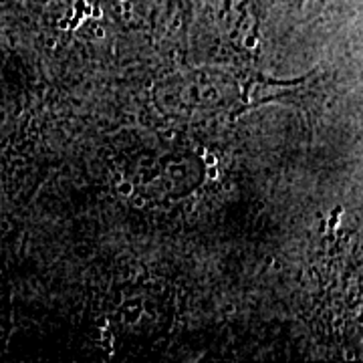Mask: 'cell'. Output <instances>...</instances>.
I'll use <instances>...</instances> for the list:
<instances>
[{
    "mask_svg": "<svg viewBox=\"0 0 363 363\" xmlns=\"http://www.w3.org/2000/svg\"><path fill=\"white\" fill-rule=\"evenodd\" d=\"M133 204H135V206H138V208H142L143 204H145V200H143V198H140V196H138V198L133 200Z\"/></svg>",
    "mask_w": 363,
    "mask_h": 363,
    "instance_id": "6",
    "label": "cell"
},
{
    "mask_svg": "<svg viewBox=\"0 0 363 363\" xmlns=\"http://www.w3.org/2000/svg\"><path fill=\"white\" fill-rule=\"evenodd\" d=\"M206 166H216V157L212 156V154H208L206 156Z\"/></svg>",
    "mask_w": 363,
    "mask_h": 363,
    "instance_id": "5",
    "label": "cell"
},
{
    "mask_svg": "<svg viewBox=\"0 0 363 363\" xmlns=\"http://www.w3.org/2000/svg\"><path fill=\"white\" fill-rule=\"evenodd\" d=\"M69 26V21H59V28H67Z\"/></svg>",
    "mask_w": 363,
    "mask_h": 363,
    "instance_id": "7",
    "label": "cell"
},
{
    "mask_svg": "<svg viewBox=\"0 0 363 363\" xmlns=\"http://www.w3.org/2000/svg\"><path fill=\"white\" fill-rule=\"evenodd\" d=\"M206 97H208V99H212V101H214V99L218 97V91H216V89H208L206 91Z\"/></svg>",
    "mask_w": 363,
    "mask_h": 363,
    "instance_id": "4",
    "label": "cell"
},
{
    "mask_svg": "<svg viewBox=\"0 0 363 363\" xmlns=\"http://www.w3.org/2000/svg\"><path fill=\"white\" fill-rule=\"evenodd\" d=\"M117 190H119V194L121 196H131L133 194V184H131V182H121Z\"/></svg>",
    "mask_w": 363,
    "mask_h": 363,
    "instance_id": "1",
    "label": "cell"
},
{
    "mask_svg": "<svg viewBox=\"0 0 363 363\" xmlns=\"http://www.w3.org/2000/svg\"><path fill=\"white\" fill-rule=\"evenodd\" d=\"M245 45H247V49H255V47H257V39H255V37H248V39L245 40Z\"/></svg>",
    "mask_w": 363,
    "mask_h": 363,
    "instance_id": "3",
    "label": "cell"
},
{
    "mask_svg": "<svg viewBox=\"0 0 363 363\" xmlns=\"http://www.w3.org/2000/svg\"><path fill=\"white\" fill-rule=\"evenodd\" d=\"M206 176L210 180H216V178H218V169H216V166H208Z\"/></svg>",
    "mask_w": 363,
    "mask_h": 363,
    "instance_id": "2",
    "label": "cell"
}]
</instances>
